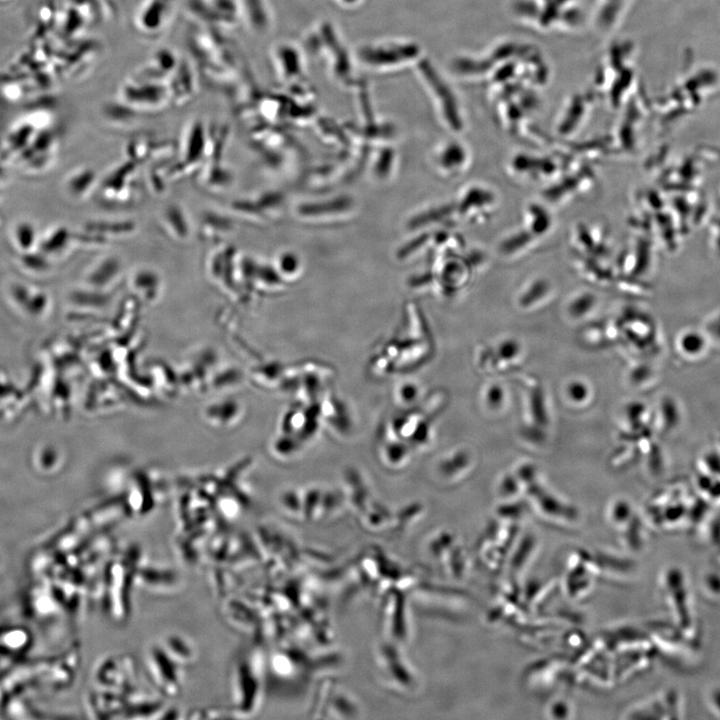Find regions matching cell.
Masks as SVG:
<instances>
[{
  "mask_svg": "<svg viewBox=\"0 0 720 720\" xmlns=\"http://www.w3.org/2000/svg\"><path fill=\"white\" fill-rule=\"evenodd\" d=\"M218 30L203 27L190 34L189 45L203 73L213 81H232L237 75L235 55Z\"/></svg>",
  "mask_w": 720,
  "mask_h": 720,
  "instance_id": "obj_1",
  "label": "cell"
},
{
  "mask_svg": "<svg viewBox=\"0 0 720 720\" xmlns=\"http://www.w3.org/2000/svg\"><path fill=\"white\" fill-rule=\"evenodd\" d=\"M420 47L408 40H382L361 45L356 57L362 66L375 71L397 70L419 58Z\"/></svg>",
  "mask_w": 720,
  "mask_h": 720,
  "instance_id": "obj_2",
  "label": "cell"
},
{
  "mask_svg": "<svg viewBox=\"0 0 720 720\" xmlns=\"http://www.w3.org/2000/svg\"><path fill=\"white\" fill-rule=\"evenodd\" d=\"M119 103L133 112H156L171 104L165 81L131 75L120 86Z\"/></svg>",
  "mask_w": 720,
  "mask_h": 720,
  "instance_id": "obj_3",
  "label": "cell"
},
{
  "mask_svg": "<svg viewBox=\"0 0 720 720\" xmlns=\"http://www.w3.org/2000/svg\"><path fill=\"white\" fill-rule=\"evenodd\" d=\"M186 7L204 27L219 31L241 23L237 0H187Z\"/></svg>",
  "mask_w": 720,
  "mask_h": 720,
  "instance_id": "obj_4",
  "label": "cell"
},
{
  "mask_svg": "<svg viewBox=\"0 0 720 720\" xmlns=\"http://www.w3.org/2000/svg\"><path fill=\"white\" fill-rule=\"evenodd\" d=\"M172 11L173 0H142L135 10L133 24L144 35H156L168 25Z\"/></svg>",
  "mask_w": 720,
  "mask_h": 720,
  "instance_id": "obj_5",
  "label": "cell"
},
{
  "mask_svg": "<svg viewBox=\"0 0 720 720\" xmlns=\"http://www.w3.org/2000/svg\"><path fill=\"white\" fill-rule=\"evenodd\" d=\"M160 646H153L148 650L146 656L147 670L159 691L166 695H176L181 688L182 678L178 673L166 671L179 669V665L177 663L175 664V661L171 657L168 664H164L166 653L162 647L163 653H160Z\"/></svg>",
  "mask_w": 720,
  "mask_h": 720,
  "instance_id": "obj_6",
  "label": "cell"
},
{
  "mask_svg": "<svg viewBox=\"0 0 720 720\" xmlns=\"http://www.w3.org/2000/svg\"><path fill=\"white\" fill-rule=\"evenodd\" d=\"M171 104L183 105L192 99L197 90V80L192 65L181 59L177 68L165 81Z\"/></svg>",
  "mask_w": 720,
  "mask_h": 720,
  "instance_id": "obj_7",
  "label": "cell"
},
{
  "mask_svg": "<svg viewBox=\"0 0 720 720\" xmlns=\"http://www.w3.org/2000/svg\"><path fill=\"white\" fill-rule=\"evenodd\" d=\"M182 58L170 48H160L132 75L139 78L166 81Z\"/></svg>",
  "mask_w": 720,
  "mask_h": 720,
  "instance_id": "obj_8",
  "label": "cell"
},
{
  "mask_svg": "<svg viewBox=\"0 0 720 720\" xmlns=\"http://www.w3.org/2000/svg\"><path fill=\"white\" fill-rule=\"evenodd\" d=\"M241 23L256 35H265L273 17L268 0H237Z\"/></svg>",
  "mask_w": 720,
  "mask_h": 720,
  "instance_id": "obj_9",
  "label": "cell"
},
{
  "mask_svg": "<svg viewBox=\"0 0 720 720\" xmlns=\"http://www.w3.org/2000/svg\"><path fill=\"white\" fill-rule=\"evenodd\" d=\"M272 59L277 74L285 82L296 81L303 73L299 51L290 43H278L272 50Z\"/></svg>",
  "mask_w": 720,
  "mask_h": 720,
  "instance_id": "obj_10",
  "label": "cell"
},
{
  "mask_svg": "<svg viewBox=\"0 0 720 720\" xmlns=\"http://www.w3.org/2000/svg\"><path fill=\"white\" fill-rule=\"evenodd\" d=\"M31 637L28 631L19 627L0 629V653L3 657H16L28 649Z\"/></svg>",
  "mask_w": 720,
  "mask_h": 720,
  "instance_id": "obj_11",
  "label": "cell"
},
{
  "mask_svg": "<svg viewBox=\"0 0 720 720\" xmlns=\"http://www.w3.org/2000/svg\"><path fill=\"white\" fill-rule=\"evenodd\" d=\"M161 647L179 665L191 664L196 658L195 647L186 636L166 635L162 639Z\"/></svg>",
  "mask_w": 720,
  "mask_h": 720,
  "instance_id": "obj_12",
  "label": "cell"
},
{
  "mask_svg": "<svg viewBox=\"0 0 720 720\" xmlns=\"http://www.w3.org/2000/svg\"><path fill=\"white\" fill-rule=\"evenodd\" d=\"M338 1L344 5H354L359 2V0H338Z\"/></svg>",
  "mask_w": 720,
  "mask_h": 720,
  "instance_id": "obj_13",
  "label": "cell"
},
{
  "mask_svg": "<svg viewBox=\"0 0 720 720\" xmlns=\"http://www.w3.org/2000/svg\"><path fill=\"white\" fill-rule=\"evenodd\" d=\"M3 564H4V560H3V557H2V555H1V553H0V570L3 568Z\"/></svg>",
  "mask_w": 720,
  "mask_h": 720,
  "instance_id": "obj_14",
  "label": "cell"
}]
</instances>
